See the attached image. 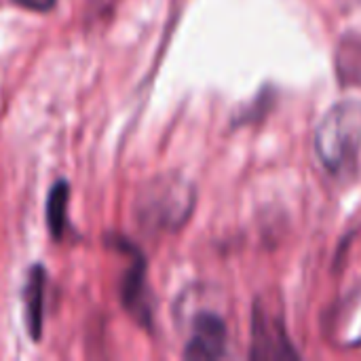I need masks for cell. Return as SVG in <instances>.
Listing matches in <instances>:
<instances>
[{"label": "cell", "instance_id": "obj_8", "mask_svg": "<svg viewBox=\"0 0 361 361\" xmlns=\"http://www.w3.org/2000/svg\"><path fill=\"white\" fill-rule=\"evenodd\" d=\"M68 201H70V184L66 180L55 182L47 199V224L55 241H59L68 228Z\"/></svg>", "mask_w": 361, "mask_h": 361}, {"label": "cell", "instance_id": "obj_4", "mask_svg": "<svg viewBox=\"0 0 361 361\" xmlns=\"http://www.w3.org/2000/svg\"><path fill=\"white\" fill-rule=\"evenodd\" d=\"M226 324L216 313H199L192 322V336L184 357L195 361L220 360L226 351Z\"/></svg>", "mask_w": 361, "mask_h": 361}, {"label": "cell", "instance_id": "obj_9", "mask_svg": "<svg viewBox=\"0 0 361 361\" xmlns=\"http://www.w3.org/2000/svg\"><path fill=\"white\" fill-rule=\"evenodd\" d=\"M17 6L25 8V11H34V13H47L55 6L57 0H13Z\"/></svg>", "mask_w": 361, "mask_h": 361}, {"label": "cell", "instance_id": "obj_5", "mask_svg": "<svg viewBox=\"0 0 361 361\" xmlns=\"http://www.w3.org/2000/svg\"><path fill=\"white\" fill-rule=\"evenodd\" d=\"M148 294L150 292L146 286V262H144V256L135 250L133 252V264L127 271V277L123 281V305L144 326H148L150 317H152Z\"/></svg>", "mask_w": 361, "mask_h": 361}, {"label": "cell", "instance_id": "obj_2", "mask_svg": "<svg viewBox=\"0 0 361 361\" xmlns=\"http://www.w3.org/2000/svg\"><path fill=\"white\" fill-rule=\"evenodd\" d=\"M315 152L334 176H349L361 152V102L345 99L326 112L315 129Z\"/></svg>", "mask_w": 361, "mask_h": 361}, {"label": "cell", "instance_id": "obj_7", "mask_svg": "<svg viewBox=\"0 0 361 361\" xmlns=\"http://www.w3.org/2000/svg\"><path fill=\"white\" fill-rule=\"evenodd\" d=\"M336 74L343 87L361 89V34H347L336 49Z\"/></svg>", "mask_w": 361, "mask_h": 361}, {"label": "cell", "instance_id": "obj_6", "mask_svg": "<svg viewBox=\"0 0 361 361\" xmlns=\"http://www.w3.org/2000/svg\"><path fill=\"white\" fill-rule=\"evenodd\" d=\"M44 283L47 273L40 264L32 267L27 273V283L23 290V313H25V326L27 334L34 341H40L42 332V309H44Z\"/></svg>", "mask_w": 361, "mask_h": 361}, {"label": "cell", "instance_id": "obj_1", "mask_svg": "<svg viewBox=\"0 0 361 361\" xmlns=\"http://www.w3.org/2000/svg\"><path fill=\"white\" fill-rule=\"evenodd\" d=\"M197 190L180 173H161L144 184L135 199V218L148 233H176L192 216Z\"/></svg>", "mask_w": 361, "mask_h": 361}, {"label": "cell", "instance_id": "obj_3", "mask_svg": "<svg viewBox=\"0 0 361 361\" xmlns=\"http://www.w3.org/2000/svg\"><path fill=\"white\" fill-rule=\"evenodd\" d=\"M252 360H298V353L286 336L281 319L271 315L262 305H256L254 309Z\"/></svg>", "mask_w": 361, "mask_h": 361}]
</instances>
